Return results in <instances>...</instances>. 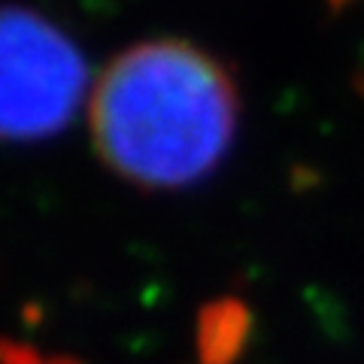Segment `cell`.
Instances as JSON below:
<instances>
[{
    "mask_svg": "<svg viewBox=\"0 0 364 364\" xmlns=\"http://www.w3.org/2000/svg\"><path fill=\"white\" fill-rule=\"evenodd\" d=\"M237 88L207 52L179 40L134 46L112 61L91 97L104 164L143 188H182L231 149Z\"/></svg>",
    "mask_w": 364,
    "mask_h": 364,
    "instance_id": "6da1fadb",
    "label": "cell"
},
{
    "mask_svg": "<svg viewBox=\"0 0 364 364\" xmlns=\"http://www.w3.org/2000/svg\"><path fill=\"white\" fill-rule=\"evenodd\" d=\"M88 70L73 40L43 16L0 6V140L58 134L85 97Z\"/></svg>",
    "mask_w": 364,
    "mask_h": 364,
    "instance_id": "7a4b0ae2",
    "label": "cell"
}]
</instances>
